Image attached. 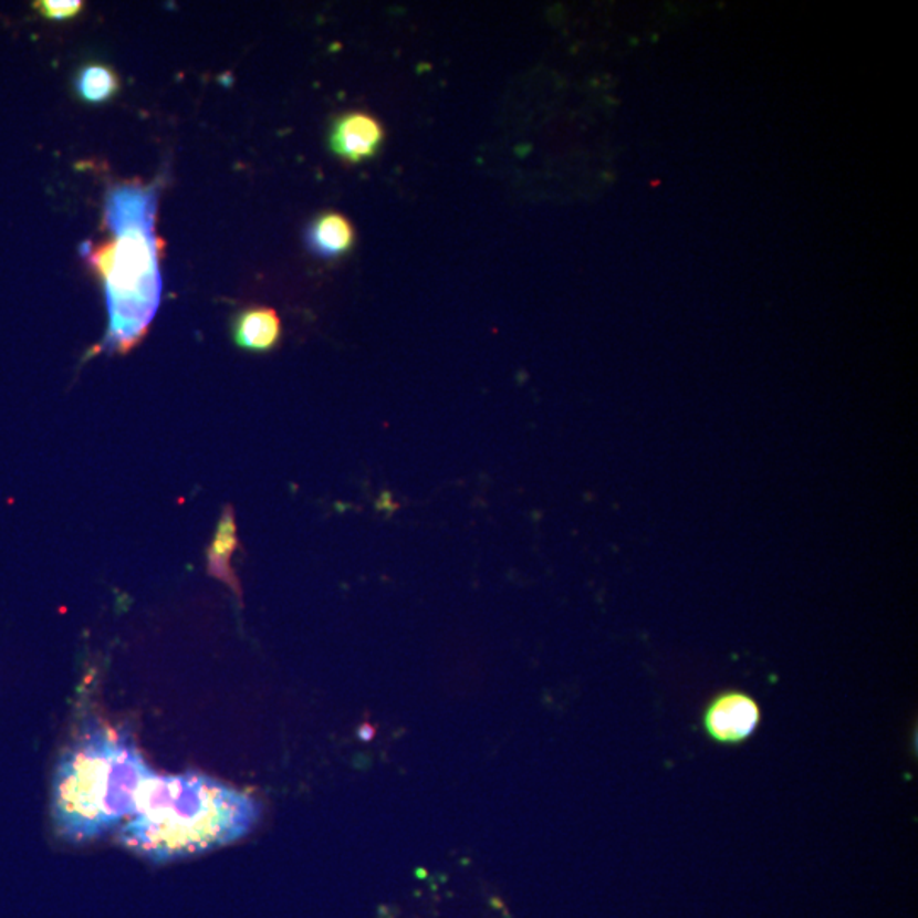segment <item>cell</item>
Here are the masks:
<instances>
[{
  "instance_id": "3957f363",
  "label": "cell",
  "mask_w": 918,
  "mask_h": 918,
  "mask_svg": "<svg viewBox=\"0 0 918 918\" xmlns=\"http://www.w3.org/2000/svg\"><path fill=\"white\" fill-rule=\"evenodd\" d=\"M154 186L125 184L107 196L106 220L113 239L92 249V268L106 291L109 328L104 350L125 353L142 341L160 300L157 213Z\"/></svg>"
},
{
  "instance_id": "5b68a950",
  "label": "cell",
  "mask_w": 918,
  "mask_h": 918,
  "mask_svg": "<svg viewBox=\"0 0 918 918\" xmlns=\"http://www.w3.org/2000/svg\"><path fill=\"white\" fill-rule=\"evenodd\" d=\"M383 133L378 119L366 113L344 114L335 122L331 147L347 163L357 164L373 157L382 145Z\"/></svg>"
},
{
  "instance_id": "7a4b0ae2",
  "label": "cell",
  "mask_w": 918,
  "mask_h": 918,
  "mask_svg": "<svg viewBox=\"0 0 918 918\" xmlns=\"http://www.w3.org/2000/svg\"><path fill=\"white\" fill-rule=\"evenodd\" d=\"M128 731L92 721L60 757L52 816L66 842L96 841L133 815L152 775Z\"/></svg>"
},
{
  "instance_id": "9c48e42d",
  "label": "cell",
  "mask_w": 918,
  "mask_h": 918,
  "mask_svg": "<svg viewBox=\"0 0 918 918\" xmlns=\"http://www.w3.org/2000/svg\"><path fill=\"white\" fill-rule=\"evenodd\" d=\"M119 91V79L111 66L91 62L82 66L75 77V92L85 103L101 104L113 100Z\"/></svg>"
},
{
  "instance_id": "ba28073f",
  "label": "cell",
  "mask_w": 918,
  "mask_h": 918,
  "mask_svg": "<svg viewBox=\"0 0 918 918\" xmlns=\"http://www.w3.org/2000/svg\"><path fill=\"white\" fill-rule=\"evenodd\" d=\"M354 243V228L341 213L320 215L309 230V246L322 258H338L346 254Z\"/></svg>"
},
{
  "instance_id": "52a82bcc",
  "label": "cell",
  "mask_w": 918,
  "mask_h": 918,
  "mask_svg": "<svg viewBox=\"0 0 918 918\" xmlns=\"http://www.w3.org/2000/svg\"><path fill=\"white\" fill-rule=\"evenodd\" d=\"M239 536H237L236 514L232 508H227L218 522L217 534L213 543L208 550V572L218 581L225 582L237 595H242L239 578L233 573L230 559L239 550Z\"/></svg>"
},
{
  "instance_id": "6da1fadb",
  "label": "cell",
  "mask_w": 918,
  "mask_h": 918,
  "mask_svg": "<svg viewBox=\"0 0 918 918\" xmlns=\"http://www.w3.org/2000/svg\"><path fill=\"white\" fill-rule=\"evenodd\" d=\"M261 815L254 796L210 775L152 772L119 842L150 863H173L247 837Z\"/></svg>"
},
{
  "instance_id": "277c9868",
  "label": "cell",
  "mask_w": 918,
  "mask_h": 918,
  "mask_svg": "<svg viewBox=\"0 0 918 918\" xmlns=\"http://www.w3.org/2000/svg\"><path fill=\"white\" fill-rule=\"evenodd\" d=\"M762 723V709L753 696L737 689L718 692L702 711V728L713 742L742 745Z\"/></svg>"
},
{
  "instance_id": "30bf717a",
  "label": "cell",
  "mask_w": 918,
  "mask_h": 918,
  "mask_svg": "<svg viewBox=\"0 0 918 918\" xmlns=\"http://www.w3.org/2000/svg\"><path fill=\"white\" fill-rule=\"evenodd\" d=\"M34 8L44 18L53 19V21H65V19L75 18L84 8V2H81V0H41V2L34 4Z\"/></svg>"
},
{
  "instance_id": "8992f818",
  "label": "cell",
  "mask_w": 918,
  "mask_h": 918,
  "mask_svg": "<svg viewBox=\"0 0 918 918\" xmlns=\"http://www.w3.org/2000/svg\"><path fill=\"white\" fill-rule=\"evenodd\" d=\"M233 337L242 350L254 353L274 350L281 338L280 315L268 306L246 310L237 319Z\"/></svg>"
}]
</instances>
